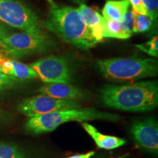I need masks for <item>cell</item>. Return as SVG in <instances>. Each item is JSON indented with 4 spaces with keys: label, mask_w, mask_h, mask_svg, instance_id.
<instances>
[{
    "label": "cell",
    "mask_w": 158,
    "mask_h": 158,
    "mask_svg": "<svg viewBox=\"0 0 158 158\" xmlns=\"http://www.w3.org/2000/svg\"><path fill=\"white\" fill-rule=\"evenodd\" d=\"M100 100L107 107L128 112H147L158 106L157 81L122 85L107 84L100 90Z\"/></svg>",
    "instance_id": "cell-1"
},
{
    "label": "cell",
    "mask_w": 158,
    "mask_h": 158,
    "mask_svg": "<svg viewBox=\"0 0 158 158\" xmlns=\"http://www.w3.org/2000/svg\"><path fill=\"white\" fill-rule=\"evenodd\" d=\"M158 37L157 36L154 37L152 39L150 40L149 41L142 43V44H137L135 46L140 50H141L143 52L147 53V54H149L150 56L154 57L158 56Z\"/></svg>",
    "instance_id": "cell-18"
},
{
    "label": "cell",
    "mask_w": 158,
    "mask_h": 158,
    "mask_svg": "<svg viewBox=\"0 0 158 158\" xmlns=\"http://www.w3.org/2000/svg\"><path fill=\"white\" fill-rule=\"evenodd\" d=\"M121 118L122 116L118 114L103 112L93 108H71L30 117L26 122L24 130L31 134L39 135L54 131L59 125L69 122L117 121Z\"/></svg>",
    "instance_id": "cell-3"
},
{
    "label": "cell",
    "mask_w": 158,
    "mask_h": 158,
    "mask_svg": "<svg viewBox=\"0 0 158 158\" xmlns=\"http://www.w3.org/2000/svg\"><path fill=\"white\" fill-rule=\"evenodd\" d=\"M81 105L76 100H58L51 97L40 94L31 97L18 105V111L28 117L40 116L57 110L81 108Z\"/></svg>",
    "instance_id": "cell-8"
},
{
    "label": "cell",
    "mask_w": 158,
    "mask_h": 158,
    "mask_svg": "<svg viewBox=\"0 0 158 158\" xmlns=\"http://www.w3.org/2000/svg\"><path fill=\"white\" fill-rule=\"evenodd\" d=\"M78 10L96 40L98 43L102 41L104 38V18L98 11L88 7L86 4L80 5Z\"/></svg>",
    "instance_id": "cell-12"
},
{
    "label": "cell",
    "mask_w": 158,
    "mask_h": 158,
    "mask_svg": "<svg viewBox=\"0 0 158 158\" xmlns=\"http://www.w3.org/2000/svg\"><path fill=\"white\" fill-rule=\"evenodd\" d=\"M19 82L20 81L17 80L16 78L0 72V93L15 87Z\"/></svg>",
    "instance_id": "cell-19"
},
{
    "label": "cell",
    "mask_w": 158,
    "mask_h": 158,
    "mask_svg": "<svg viewBox=\"0 0 158 158\" xmlns=\"http://www.w3.org/2000/svg\"><path fill=\"white\" fill-rule=\"evenodd\" d=\"M0 21L23 32L45 34L37 13L19 0H0Z\"/></svg>",
    "instance_id": "cell-6"
},
{
    "label": "cell",
    "mask_w": 158,
    "mask_h": 158,
    "mask_svg": "<svg viewBox=\"0 0 158 158\" xmlns=\"http://www.w3.org/2000/svg\"><path fill=\"white\" fill-rule=\"evenodd\" d=\"M5 56V54H4L3 51L2 50L1 47H0V56Z\"/></svg>",
    "instance_id": "cell-27"
},
{
    "label": "cell",
    "mask_w": 158,
    "mask_h": 158,
    "mask_svg": "<svg viewBox=\"0 0 158 158\" xmlns=\"http://www.w3.org/2000/svg\"><path fill=\"white\" fill-rule=\"evenodd\" d=\"M39 92L51 98L64 100H78L86 98L84 91L70 84L51 83L44 84L39 89Z\"/></svg>",
    "instance_id": "cell-10"
},
{
    "label": "cell",
    "mask_w": 158,
    "mask_h": 158,
    "mask_svg": "<svg viewBox=\"0 0 158 158\" xmlns=\"http://www.w3.org/2000/svg\"><path fill=\"white\" fill-rule=\"evenodd\" d=\"M135 12L133 10H128L125 13L122 21V27L124 31L131 36L133 35V27L134 22V18H135Z\"/></svg>",
    "instance_id": "cell-21"
},
{
    "label": "cell",
    "mask_w": 158,
    "mask_h": 158,
    "mask_svg": "<svg viewBox=\"0 0 158 158\" xmlns=\"http://www.w3.org/2000/svg\"><path fill=\"white\" fill-rule=\"evenodd\" d=\"M0 116H1V110H0Z\"/></svg>",
    "instance_id": "cell-28"
},
{
    "label": "cell",
    "mask_w": 158,
    "mask_h": 158,
    "mask_svg": "<svg viewBox=\"0 0 158 158\" xmlns=\"http://www.w3.org/2000/svg\"><path fill=\"white\" fill-rule=\"evenodd\" d=\"M122 27V22L114 20L105 19L104 37H113V38L125 40L130 37Z\"/></svg>",
    "instance_id": "cell-15"
},
{
    "label": "cell",
    "mask_w": 158,
    "mask_h": 158,
    "mask_svg": "<svg viewBox=\"0 0 158 158\" xmlns=\"http://www.w3.org/2000/svg\"><path fill=\"white\" fill-rule=\"evenodd\" d=\"M95 155V152L94 151L89 152L85 154H80V155H75L71 156V157H67V158H92L93 156Z\"/></svg>",
    "instance_id": "cell-24"
},
{
    "label": "cell",
    "mask_w": 158,
    "mask_h": 158,
    "mask_svg": "<svg viewBox=\"0 0 158 158\" xmlns=\"http://www.w3.org/2000/svg\"><path fill=\"white\" fill-rule=\"evenodd\" d=\"M47 2H48L50 4V5H51V7H53V6H54V5H56V4L54 2V1H53V0H46Z\"/></svg>",
    "instance_id": "cell-26"
},
{
    "label": "cell",
    "mask_w": 158,
    "mask_h": 158,
    "mask_svg": "<svg viewBox=\"0 0 158 158\" xmlns=\"http://www.w3.org/2000/svg\"><path fill=\"white\" fill-rule=\"evenodd\" d=\"M102 76L110 81H135L155 77L158 73L157 60L152 58H113L97 62Z\"/></svg>",
    "instance_id": "cell-4"
},
{
    "label": "cell",
    "mask_w": 158,
    "mask_h": 158,
    "mask_svg": "<svg viewBox=\"0 0 158 158\" xmlns=\"http://www.w3.org/2000/svg\"><path fill=\"white\" fill-rule=\"evenodd\" d=\"M81 126L85 131L94 140V143L100 149L107 150L114 149L125 145L127 143L124 138L101 133L94 126L86 122H82Z\"/></svg>",
    "instance_id": "cell-13"
},
{
    "label": "cell",
    "mask_w": 158,
    "mask_h": 158,
    "mask_svg": "<svg viewBox=\"0 0 158 158\" xmlns=\"http://www.w3.org/2000/svg\"><path fill=\"white\" fill-rule=\"evenodd\" d=\"M41 27L54 33L64 42L82 50H88L98 43L78 8L75 7L57 5L51 7Z\"/></svg>",
    "instance_id": "cell-2"
},
{
    "label": "cell",
    "mask_w": 158,
    "mask_h": 158,
    "mask_svg": "<svg viewBox=\"0 0 158 158\" xmlns=\"http://www.w3.org/2000/svg\"><path fill=\"white\" fill-rule=\"evenodd\" d=\"M51 38L45 34L11 33L0 39V47L6 56L20 59L29 55L45 53L54 46Z\"/></svg>",
    "instance_id": "cell-5"
},
{
    "label": "cell",
    "mask_w": 158,
    "mask_h": 158,
    "mask_svg": "<svg viewBox=\"0 0 158 158\" xmlns=\"http://www.w3.org/2000/svg\"><path fill=\"white\" fill-rule=\"evenodd\" d=\"M129 0H106L102 13L105 19L122 22L129 10Z\"/></svg>",
    "instance_id": "cell-14"
},
{
    "label": "cell",
    "mask_w": 158,
    "mask_h": 158,
    "mask_svg": "<svg viewBox=\"0 0 158 158\" xmlns=\"http://www.w3.org/2000/svg\"><path fill=\"white\" fill-rule=\"evenodd\" d=\"M0 72L20 81L37 78V73L30 65L5 56H0Z\"/></svg>",
    "instance_id": "cell-11"
},
{
    "label": "cell",
    "mask_w": 158,
    "mask_h": 158,
    "mask_svg": "<svg viewBox=\"0 0 158 158\" xmlns=\"http://www.w3.org/2000/svg\"><path fill=\"white\" fill-rule=\"evenodd\" d=\"M35 71L37 78L44 84H70L73 81L72 69L65 57L49 56L29 64Z\"/></svg>",
    "instance_id": "cell-7"
},
{
    "label": "cell",
    "mask_w": 158,
    "mask_h": 158,
    "mask_svg": "<svg viewBox=\"0 0 158 158\" xmlns=\"http://www.w3.org/2000/svg\"><path fill=\"white\" fill-rule=\"evenodd\" d=\"M0 158H27V155L17 144L0 141Z\"/></svg>",
    "instance_id": "cell-16"
},
{
    "label": "cell",
    "mask_w": 158,
    "mask_h": 158,
    "mask_svg": "<svg viewBox=\"0 0 158 158\" xmlns=\"http://www.w3.org/2000/svg\"><path fill=\"white\" fill-rule=\"evenodd\" d=\"M132 137L138 147L148 152L157 155L158 152V124L155 118L138 119L132 124Z\"/></svg>",
    "instance_id": "cell-9"
},
{
    "label": "cell",
    "mask_w": 158,
    "mask_h": 158,
    "mask_svg": "<svg viewBox=\"0 0 158 158\" xmlns=\"http://www.w3.org/2000/svg\"><path fill=\"white\" fill-rule=\"evenodd\" d=\"M130 5L132 6V10L140 15H147V10L142 0H129Z\"/></svg>",
    "instance_id": "cell-22"
},
{
    "label": "cell",
    "mask_w": 158,
    "mask_h": 158,
    "mask_svg": "<svg viewBox=\"0 0 158 158\" xmlns=\"http://www.w3.org/2000/svg\"><path fill=\"white\" fill-rule=\"evenodd\" d=\"M154 23H155L147 15H140L135 13L133 27V34L149 31Z\"/></svg>",
    "instance_id": "cell-17"
},
{
    "label": "cell",
    "mask_w": 158,
    "mask_h": 158,
    "mask_svg": "<svg viewBox=\"0 0 158 158\" xmlns=\"http://www.w3.org/2000/svg\"><path fill=\"white\" fill-rule=\"evenodd\" d=\"M11 33L12 29H10V27L0 21V39L7 36V35H10Z\"/></svg>",
    "instance_id": "cell-23"
},
{
    "label": "cell",
    "mask_w": 158,
    "mask_h": 158,
    "mask_svg": "<svg viewBox=\"0 0 158 158\" xmlns=\"http://www.w3.org/2000/svg\"><path fill=\"white\" fill-rule=\"evenodd\" d=\"M147 10V16L157 23L158 18V0H142Z\"/></svg>",
    "instance_id": "cell-20"
},
{
    "label": "cell",
    "mask_w": 158,
    "mask_h": 158,
    "mask_svg": "<svg viewBox=\"0 0 158 158\" xmlns=\"http://www.w3.org/2000/svg\"><path fill=\"white\" fill-rule=\"evenodd\" d=\"M87 1V0H72V2H73L74 3L78 4V5H81V4H85V2Z\"/></svg>",
    "instance_id": "cell-25"
}]
</instances>
